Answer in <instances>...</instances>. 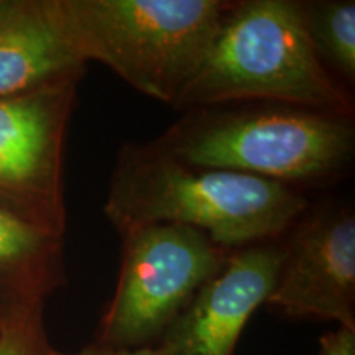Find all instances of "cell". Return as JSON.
Returning <instances> with one entry per match:
<instances>
[{
  "label": "cell",
  "mask_w": 355,
  "mask_h": 355,
  "mask_svg": "<svg viewBox=\"0 0 355 355\" xmlns=\"http://www.w3.org/2000/svg\"><path fill=\"white\" fill-rule=\"evenodd\" d=\"M63 0H0V99L81 81Z\"/></svg>",
  "instance_id": "9c48e42d"
},
{
  "label": "cell",
  "mask_w": 355,
  "mask_h": 355,
  "mask_svg": "<svg viewBox=\"0 0 355 355\" xmlns=\"http://www.w3.org/2000/svg\"><path fill=\"white\" fill-rule=\"evenodd\" d=\"M63 239L0 209V318L44 304L63 285Z\"/></svg>",
  "instance_id": "30bf717a"
},
{
  "label": "cell",
  "mask_w": 355,
  "mask_h": 355,
  "mask_svg": "<svg viewBox=\"0 0 355 355\" xmlns=\"http://www.w3.org/2000/svg\"><path fill=\"white\" fill-rule=\"evenodd\" d=\"M43 308L26 306L0 318V355H50Z\"/></svg>",
  "instance_id": "7c38bea8"
},
{
  "label": "cell",
  "mask_w": 355,
  "mask_h": 355,
  "mask_svg": "<svg viewBox=\"0 0 355 355\" xmlns=\"http://www.w3.org/2000/svg\"><path fill=\"white\" fill-rule=\"evenodd\" d=\"M272 102L352 119L347 91L318 56L303 3L232 2L175 109Z\"/></svg>",
  "instance_id": "7a4b0ae2"
},
{
  "label": "cell",
  "mask_w": 355,
  "mask_h": 355,
  "mask_svg": "<svg viewBox=\"0 0 355 355\" xmlns=\"http://www.w3.org/2000/svg\"><path fill=\"white\" fill-rule=\"evenodd\" d=\"M318 355H355V329L339 326L319 339Z\"/></svg>",
  "instance_id": "5bb4252c"
},
{
  "label": "cell",
  "mask_w": 355,
  "mask_h": 355,
  "mask_svg": "<svg viewBox=\"0 0 355 355\" xmlns=\"http://www.w3.org/2000/svg\"><path fill=\"white\" fill-rule=\"evenodd\" d=\"M282 245L265 306L293 319L334 321L355 329V214L347 204L306 211Z\"/></svg>",
  "instance_id": "52a82bcc"
},
{
  "label": "cell",
  "mask_w": 355,
  "mask_h": 355,
  "mask_svg": "<svg viewBox=\"0 0 355 355\" xmlns=\"http://www.w3.org/2000/svg\"><path fill=\"white\" fill-rule=\"evenodd\" d=\"M282 245L237 248L199 288L159 343L171 355H234L248 319L268 300L278 275Z\"/></svg>",
  "instance_id": "ba28073f"
},
{
  "label": "cell",
  "mask_w": 355,
  "mask_h": 355,
  "mask_svg": "<svg viewBox=\"0 0 355 355\" xmlns=\"http://www.w3.org/2000/svg\"><path fill=\"white\" fill-rule=\"evenodd\" d=\"M86 63L99 61L128 86L176 105L232 7L224 0H63Z\"/></svg>",
  "instance_id": "277c9868"
},
{
  "label": "cell",
  "mask_w": 355,
  "mask_h": 355,
  "mask_svg": "<svg viewBox=\"0 0 355 355\" xmlns=\"http://www.w3.org/2000/svg\"><path fill=\"white\" fill-rule=\"evenodd\" d=\"M121 237V272L96 343L121 349L157 344L232 250L180 224L141 225Z\"/></svg>",
  "instance_id": "5b68a950"
},
{
  "label": "cell",
  "mask_w": 355,
  "mask_h": 355,
  "mask_svg": "<svg viewBox=\"0 0 355 355\" xmlns=\"http://www.w3.org/2000/svg\"><path fill=\"white\" fill-rule=\"evenodd\" d=\"M50 355H171L170 350L165 344L157 343L152 345H144V347H132V349H121V347H110L99 343L89 344L86 347L74 354H64L60 350L51 349Z\"/></svg>",
  "instance_id": "4fadbf2b"
},
{
  "label": "cell",
  "mask_w": 355,
  "mask_h": 355,
  "mask_svg": "<svg viewBox=\"0 0 355 355\" xmlns=\"http://www.w3.org/2000/svg\"><path fill=\"white\" fill-rule=\"evenodd\" d=\"M304 21L314 50L343 74L345 81L355 79V2L303 3Z\"/></svg>",
  "instance_id": "8fae6325"
},
{
  "label": "cell",
  "mask_w": 355,
  "mask_h": 355,
  "mask_svg": "<svg viewBox=\"0 0 355 355\" xmlns=\"http://www.w3.org/2000/svg\"><path fill=\"white\" fill-rule=\"evenodd\" d=\"M186 165L300 189L334 181L354 155L352 119L272 102L186 110L153 141Z\"/></svg>",
  "instance_id": "3957f363"
},
{
  "label": "cell",
  "mask_w": 355,
  "mask_h": 355,
  "mask_svg": "<svg viewBox=\"0 0 355 355\" xmlns=\"http://www.w3.org/2000/svg\"><path fill=\"white\" fill-rule=\"evenodd\" d=\"M308 209L300 189L186 165L155 144L122 150L104 206L121 235L141 225L180 224L227 250L279 241Z\"/></svg>",
  "instance_id": "6da1fadb"
},
{
  "label": "cell",
  "mask_w": 355,
  "mask_h": 355,
  "mask_svg": "<svg viewBox=\"0 0 355 355\" xmlns=\"http://www.w3.org/2000/svg\"><path fill=\"white\" fill-rule=\"evenodd\" d=\"M78 84L0 99V209L63 237L64 145Z\"/></svg>",
  "instance_id": "8992f818"
}]
</instances>
